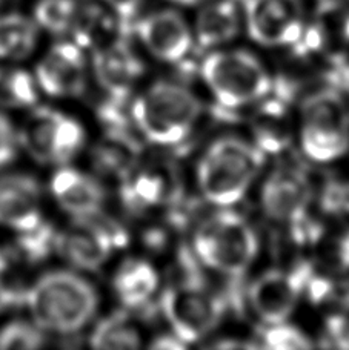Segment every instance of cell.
Returning <instances> with one entry per match:
<instances>
[{
  "mask_svg": "<svg viewBox=\"0 0 349 350\" xmlns=\"http://www.w3.org/2000/svg\"><path fill=\"white\" fill-rule=\"evenodd\" d=\"M39 97L33 72L16 65H0V109H31L39 103Z\"/></svg>",
  "mask_w": 349,
  "mask_h": 350,
  "instance_id": "d4e9b609",
  "label": "cell"
},
{
  "mask_svg": "<svg viewBox=\"0 0 349 350\" xmlns=\"http://www.w3.org/2000/svg\"><path fill=\"white\" fill-rule=\"evenodd\" d=\"M142 330L128 309L111 312L92 327L88 342L99 350H133L142 346Z\"/></svg>",
  "mask_w": 349,
  "mask_h": 350,
  "instance_id": "603a6c76",
  "label": "cell"
},
{
  "mask_svg": "<svg viewBox=\"0 0 349 350\" xmlns=\"http://www.w3.org/2000/svg\"><path fill=\"white\" fill-rule=\"evenodd\" d=\"M49 192L59 208L73 218L96 214L107 202V189L99 177L71 165L55 167L49 178Z\"/></svg>",
  "mask_w": 349,
  "mask_h": 350,
  "instance_id": "2e32d148",
  "label": "cell"
},
{
  "mask_svg": "<svg viewBox=\"0 0 349 350\" xmlns=\"http://www.w3.org/2000/svg\"><path fill=\"white\" fill-rule=\"evenodd\" d=\"M261 342L266 349L274 350H300L314 347V342L305 335L300 329L291 324L277 323V324H265L263 330L260 332Z\"/></svg>",
  "mask_w": 349,
  "mask_h": 350,
  "instance_id": "83f0119b",
  "label": "cell"
},
{
  "mask_svg": "<svg viewBox=\"0 0 349 350\" xmlns=\"http://www.w3.org/2000/svg\"><path fill=\"white\" fill-rule=\"evenodd\" d=\"M134 126L153 145L176 146L194 129L202 103L185 86L160 80L131 102Z\"/></svg>",
  "mask_w": 349,
  "mask_h": 350,
  "instance_id": "7a4b0ae2",
  "label": "cell"
},
{
  "mask_svg": "<svg viewBox=\"0 0 349 350\" xmlns=\"http://www.w3.org/2000/svg\"><path fill=\"white\" fill-rule=\"evenodd\" d=\"M311 198L309 180L297 167H279L261 187V208L274 221L294 223L307 217Z\"/></svg>",
  "mask_w": 349,
  "mask_h": 350,
  "instance_id": "9a60e30c",
  "label": "cell"
},
{
  "mask_svg": "<svg viewBox=\"0 0 349 350\" xmlns=\"http://www.w3.org/2000/svg\"><path fill=\"white\" fill-rule=\"evenodd\" d=\"M211 347H216V349H254V347H259L257 345H254V342H243V341H219V342H214V345H211Z\"/></svg>",
  "mask_w": 349,
  "mask_h": 350,
  "instance_id": "e575fe53",
  "label": "cell"
},
{
  "mask_svg": "<svg viewBox=\"0 0 349 350\" xmlns=\"http://www.w3.org/2000/svg\"><path fill=\"white\" fill-rule=\"evenodd\" d=\"M57 232L59 229H55L54 224L43 217L33 226L16 230L11 255L27 262L28 266L42 265L55 254Z\"/></svg>",
  "mask_w": 349,
  "mask_h": 350,
  "instance_id": "cb8c5ba5",
  "label": "cell"
},
{
  "mask_svg": "<svg viewBox=\"0 0 349 350\" xmlns=\"http://www.w3.org/2000/svg\"><path fill=\"white\" fill-rule=\"evenodd\" d=\"M25 292H27V289L11 284L8 281H5L3 277H0V314H3L5 310L23 306Z\"/></svg>",
  "mask_w": 349,
  "mask_h": 350,
  "instance_id": "d6a6232c",
  "label": "cell"
},
{
  "mask_svg": "<svg viewBox=\"0 0 349 350\" xmlns=\"http://www.w3.org/2000/svg\"><path fill=\"white\" fill-rule=\"evenodd\" d=\"M140 145L133 134H103L90 151L92 170L99 177L123 180L135 170Z\"/></svg>",
  "mask_w": 349,
  "mask_h": 350,
  "instance_id": "44dd1931",
  "label": "cell"
},
{
  "mask_svg": "<svg viewBox=\"0 0 349 350\" xmlns=\"http://www.w3.org/2000/svg\"><path fill=\"white\" fill-rule=\"evenodd\" d=\"M91 66L105 96L127 100L145 72V65L125 36L92 49Z\"/></svg>",
  "mask_w": 349,
  "mask_h": 350,
  "instance_id": "5bb4252c",
  "label": "cell"
},
{
  "mask_svg": "<svg viewBox=\"0 0 349 350\" xmlns=\"http://www.w3.org/2000/svg\"><path fill=\"white\" fill-rule=\"evenodd\" d=\"M40 92L53 98H79L88 88L90 70L85 49L73 40H60L43 54L34 70Z\"/></svg>",
  "mask_w": 349,
  "mask_h": 350,
  "instance_id": "8fae6325",
  "label": "cell"
},
{
  "mask_svg": "<svg viewBox=\"0 0 349 350\" xmlns=\"http://www.w3.org/2000/svg\"><path fill=\"white\" fill-rule=\"evenodd\" d=\"M157 287L159 273L146 260L128 258L114 272L113 291L123 309L143 308L151 301Z\"/></svg>",
  "mask_w": 349,
  "mask_h": 350,
  "instance_id": "ffe728a7",
  "label": "cell"
},
{
  "mask_svg": "<svg viewBox=\"0 0 349 350\" xmlns=\"http://www.w3.org/2000/svg\"><path fill=\"white\" fill-rule=\"evenodd\" d=\"M168 2L176 3V5H182V6H194L198 3H203L205 0H168Z\"/></svg>",
  "mask_w": 349,
  "mask_h": 350,
  "instance_id": "74e56055",
  "label": "cell"
},
{
  "mask_svg": "<svg viewBox=\"0 0 349 350\" xmlns=\"http://www.w3.org/2000/svg\"><path fill=\"white\" fill-rule=\"evenodd\" d=\"M23 306L42 330L66 338L77 336L94 320L101 295L79 271L54 269L27 287Z\"/></svg>",
  "mask_w": 349,
  "mask_h": 350,
  "instance_id": "6da1fadb",
  "label": "cell"
},
{
  "mask_svg": "<svg viewBox=\"0 0 349 350\" xmlns=\"http://www.w3.org/2000/svg\"><path fill=\"white\" fill-rule=\"evenodd\" d=\"M160 309L171 332L190 346L219 326L225 314V301L198 278H190L161 293Z\"/></svg>",
  "mask_w": 349,
  "mask_h": 350,
  "instance_id": "ba28073f",
  "label": "cell"
},
{
  "mask_svg": "<svg viewBox=\"0 0 349 350\" xmlns=\"http://www.w3.org/2000/svg\"><path fill=\"white\" fill-rule=\"evenodd\" d=\"M10 2H11V0H0V12L6 11V6L10 5Z\"/></svg>",
  "mask_w": 349,
  "mask_h": 350,
  "instance_id": "f35d334b",
  "label": "cell"
},
{
  "mask_svg": "<svg viewBox=\"0 0 349 350\" xmlns=\"http://www.w3.org/2000/svg\"><path fill=\"white\" fill-rule=\"evenodd\" d=\"M131 34L137 36L149 54L166 64L182 62L194 45L190 25L174 10H160L137 17Z\"/></svg>",
  "mask_w": 349,
  "mask_h": 350,
  "instance_id": "7c38bea8",
  "label": "cell"
},
{
  "mask_svg": "<svg viewBox=\"0 0 349 350\" xmlns=\"http://www.w3.org/2000/svg\"><path fill=\"white\" fill-rule=\"evenodd\" d=\"M248 34L263 46H294L305 31L302 0H243Z\"/></svg>",
  "mask_w": 349,
  "mask_h": 350,
  "instance_id": "30bf717a",
  "label": "cell"
},
{
  "mask_svg": "<svg viewBox=\"0 0 349 350\" xmlns=\"http://www.w3.org/2000/svg\"><path fill=\"white\" fill-rule=\"evenodd\" d=\"M17 133L21 148L43 166L71 165L86 146L80 120L51 106L31 108Z\"/></svg>",
  "mask_w": 349,
  "mask_h": 350,
  "instance_id": "8992f818",
  "label": "cell"
},
{
  "mask_svg": "<svg viewBox=\"0 0 349 350\" xmlns=\"http://www.w3.org/2000/svg\"><path fill=\"white\" fill-rule=\"evenodd\" d=\"M18 148L17 129L0 109V170L8 167L16 160Z\"/></svg>",
  "mask_w": 349,
  "mask_h": 350,
  "instance_id": "f1b7e54d",
  "label": "cell"
},
{
  "mask_svg": "<svg viewBox=\"0 0 349 350\" xmlns=\"http://www.w3.org/2000/svg\"><path fill=\"white\" fill-rule=\"evenodd\" d=\"M314 275L309 262H298L289 271H268L249 286V304L263 324L285 323L297 308L302 292Z\"/></svg>",
  "mask_w": 349,
  "mask_h": 350,
  "instance_id": "9c48e42d",
  "label": "cell"
},
{
  "mask_svg": "<svg viewBox=\"0 0 349 350\" xmlns=\"http://www.w3.org/2000/svg\"><path fill=\"white\" fill-rule=\"evenodd\" d=\"M326 336L333 346L349 349V320L344 315H331L326 320Z\"/></svg>",
  "mask_w": 349,
  "mask_h": 350,
  "instance_id": "1f68e13d",
  "label": "cell"
},
{
  "mask_svg": "<svg viewBox=\"0 0 349 350\" xmlns=\"http://www.w3.org/2000/svg\"><path fill=\"white\" fill-rule=\"evenodd\" d=\"M339 260L341 266L349 269V232L339 243Z\"/></svg>",
  "mask_w": 349,
  "mask_h": 350,
  "instance_id": "d590c367",
  "label": "cell"
},
{
  "mask_svg": "<svg viewBox=\"0 0 349 350\" xmlns=\"http://www.w3.org/2000/svg\"><path fill=\"white\" fill-rule=\"evenodd\" d=\"M80 0H36L33 5V17L40 31L66 36L71 33L77 21Z\"/></svg>",
  "mask_w": 349,
  "mask_h": 350,
  "instance_id": "484cf974",
  "label": "cell"
},
{
  "mask_svg": "<svg viewBox=\"0 0 349 350\" xmlns=\"http://www.w3.org/2000/svg\"><path fill=\"white\" fill-rule=\"evenodd\" d=\"M11 258H12L11 252H6L0 247V277H3L5 272L8 271V267L11 265Z\"/></svg>",
  "mask_w": 349,
  "mask_h": 350,
  "instance_id": "8d00e7d4",
  "label": "cell"
},
{
  "mask_svg": "<svg viewBox=\"0 0 349 350\" xmlns=\"http://www.w3.org/2000/svg\"><path fill=\"white\" fill-rule=\"evenodd\" d=\"M265 161L257 145L225 137L214 142L197 165V185L211 204L229 208L245 197Z\"/></svg>",
  "mask_w": 349,
  "mask_h": 350,
  "instance_id": "3957f363",
  "label": "cell"
},
{
  "mask_svg": "<svg viewBox=\"0 0 349 350\" xmlns=\"http://www.w3.org/2000/svg\"><path fill=\"white\" fill-rule=\"evenodd\" d=\"M322 209L333 215H341L349 212V185L331 181L322 193Z\"/></svg>",
  "mask_w": 349,
  "mask_h": 350,
  "instance_id": "f546056e",
  "label": "cell"
},
{
  "mask_svg": "<svg viewBox=\"0 0 349 350\" xmlns=\"http://www.w3.org/2000/svg\"><path fill=\"white\" fill-rule=\"evenodd\" d=\"M40 28L34 18L18 11L0 12V60L22 62L36 53Z\"/></svg>",
  "mask_w": 349,
  "mask_h": 350,
  "instance_id": "7402d4cb",
  "label": "cell"
},
{
  "mask_svg": "<svg viewBox=\"0 0 349 350\" xmlns=\"http://www.w3.org/2000/svg\"><path fill=\"white\" fill-rule=\"evenodd\" d=\"M43 191L34 175L6 172L0 175V226L16 230L42 220Z\"/></svg>",
  "mask_w": 349,
  "mask_h": 350,
  "instance_id": "e0dca14e",
  "label": "cell"
},
{
  "mask_svg": "<svg viewBox=\"0 0 349 350\" xmlns=\"http://www.w3.org/2000/svg\"><path fill=\"white\" fill-rule=\"evenodd\" d=\"M201 76L227 109L260 102L272 91V79L263 64L248 51H214L203 59Z\"/></svg>",
  "mask_w": 349,
  "mask_h": 350,
  "instance_id": "5b68a950",
  "label": "cell"
},
{
  "mask_svg": "<svg viewBox=\"0 0 349 350\" xmlns=\"http://www.w3.org/2000/svg\"><path fill=\"white\" fill-rule=\"evenodd\" d=\"M188 347L182 340H179L172 332L170 335H160L155 338L149 349H157V350H180Z\"/></svg>",
  "mask_w": 349,
  "mask_h": 350,
  "instance_id": "836d02e7",
  "label": "cell"
},
{
  "mask_svg": "<svg viewBox=\"0 0 349 350\" xmlns=\"http://www.w3.org/2000/svg\"><path fill=\"white\" fill-rule=\"evenodd\" d=\"M303 152L311 160L326 163L349 151V111L337 88L309 94L300 103Z\"/></svg>",
  "mask_w": 349,
  "mask_h": 350,
  "instance_id": "52a82bcc",
  "label": "cell"
},
{
  "mask_svg": "<svg viewBox=\"0 0 349 350\" xmlns=\"http://www.w3.org/2000/svg\"><path fill=\"white\" fill-rule=\"evenodd\" d=\"M192 252L205 267L229 278H240L259 254V239L246 218L222 209L198 224Z\"/></svg>",
  "mask_w": 349,
  "mask_h": 350,
  "instance_id": "277c9868",
  "label": "cell"
},
{
  "mask_svg": "<svg viewBox=\"0 0 349 350\" xmlns=\"http://www.w3.org/2000/svg\"><path fill=\"white\" fill-rule=\"evenodd\" d=\"M177 191V178L172 167H143L120 180L118 197L123 208L131 214H142L154 206L176 203Z\"/></svg>",
  "mask_w": 349,
  "mask_h": 350,
  "instance_id": "ac0fdd59",
  "label": "cell"
},
{
  "mask_svg": "<svg viewBox=\"0 0 349 350\" xmlns=\"http://www.w3.org/2000/svg\"><path fill=\"white\" fill-rule=\"evenodd\" d=\"M117 251L108 234L91 217L73 218L57 232L55 254L74 271L91 273L105 266Z\"/></svg>",
  "mask_w": 349,
  "mask_h": 350,
  "instance_id": "4fadbf2b",
  "label": "cell"
},
{
  "mask_svg": "<svg viewBox=\"0 0 349 350\" xmlns=\"http://www.w3.org/2000/svg\"><path fill=\"white\" fill-rule=\"evenodd\" d=\"M103 6L114 12L118 21L123 23V27L129 31L131 27L137 17H139V11L145 0H99Z\"/></svg>",
  "mask_w": 349,
  "mask_h": 350,
  "instance_id": "4dcf8cb0",
  "label": "cell"
},
{
  "mask_svg": "<svg viewBox=\"0 0 349 350\" xmlns=\"http://www.w3.org/2000/svg\"><path fill=\"white\" fill-rule=\"evenodd\" d=\"M203 3L194 25L197 46L209 49L234 40L242 27L239 0H205Z\"/></svg>",
  "mask_w": 349,
  "mask_h": 350,
  "instance_id": "d6986e66",
  "label": "cell"
},
{
  "mask_svg": "<svg viewBox=\"0 0 349 350\" xmlns=\"http://www.w3.org/2000/svg\"><path fill=\"white\" fill-rule=\"evenodd\" d=\"M48 334L33 320L16 318L0 327V350H36L47 346Z\"/></svg>",
  "mask_w": 349,
  "mask_h": 350,
  "instance_id": "4316f807",
  "label": "cell"
}]
</instances>
